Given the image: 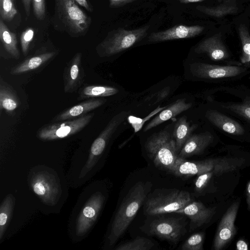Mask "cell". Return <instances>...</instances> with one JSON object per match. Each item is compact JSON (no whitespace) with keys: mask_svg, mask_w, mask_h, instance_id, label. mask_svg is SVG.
<instances>
[{"mask_svg":"<svg viewBox=\"0 0 250 250\" xmlns=\"http://www.w3.org/2000/svg\"><path fill=\"white\" fill-rule=\"evenodd\" d=\"M212 106L241 119L250 129V88L244 85L222 86L209 91Z\"/></svg>","mask_w":250,"mask_h":250,"instance_id":"cell-1","label":"cell"},{"mask_svg":"<svg viewBox=\"0 0 250 250\" xmlns=\"http://www.w3.org/2000/svg\"><path fill=\"white\" fill-rule=\"evenodd\" d=\"M149 183L138 182L123 199L112 224L108 237L112 246L122 236L146 200L151 187Z\"/></svg>","mask_w":250,"mask_h":250,"instance_id":"cell-2","label":"cell"},{"mask_svg":"<svg viewBox=\"0 0 250 250\" xmlns=\"http://www.w3.org/2000/svg\"><path fill=\"white\" fill-rule=\"evenodd\" d=\"M145 147L156 167L171 172L178 156L175 141L167 130H161L151 135Z\"/></svg>","mask_w":250,"mask_h":250,"instance_id":"cell-3","label":"cell"},{"mask_svg":"<svg viewBox=\"0 0 250 250\" xmlns=\"http://www.w3.org/2000/svg\"><path fill=\"white\" fill-rule=\"evenodd\" d=\"M189 70L199 79L216 83L237 81L250 74V68L241 64L195 62L190 64Z\"/></svg>","mask_w":250,"mask_h":250,"instance_id":"cell-4","label":"cell"},{"mask_svg":"<svg viewBox=\"0 0 250 250\" xmlns=\"http://www.w3.org/2000/svg\"><path fill=\"white\" fill-rule=\"evenodd\" d=\"M239 161L238 159L215 158L188 162L178 157L171 172L178 176H198L209 171L220 175L236 169Z\"/></svg>","mask_w":250,"mask_h":250,"instance_id":"cell-5","label":"cell"},{"mask_svg":"<svg viewBox=\"0 0 250 250\" xmlns=\"http://www.w3.org/2000/svg\"><path fill=\"white\" fill-rule=\"evenodd\" d=\"M55 10L66 31L74 37L84 34L90 25L91 18L74 0H55Z\"/></svg>","mask_w":250,"mask_h":250,"instance_id":"cell-6","label":"cell"},{"mask_svg":"<svg viewBox=\"0 0 250 250\" xmlns=\"http://www.w3.org/2000/svg\"><path fill=\"white\" fill-rule=\"evenodd\" d=\"M149 25L133 29L119 28L109 32L99 45L98 52L101 56H110L131 47L146 35Z\"/></svg>","mask_w":250,"mask_h":250,"instance_id":"cell-7","label":"cell"},{"mask_svg":"<svg viewBox=\"0 0 250 250\" xmlns=\"http://www.w3.org/2000/svg\"><path fill=\"white\" fill-rule=\"evenodd\" d=\"M191 201L190 195L188 191L169 189L149 198L145 203L144 210L149 215L175 212L183 208Z\"/></svg>","mask_w":250,"mask_h":250,"instance_id":"cell-8","label":"cell"},{"mask_svg":"<svg viewBox=\"0 0 250 250\" xmlns=\"http://www.w3.org/2000/svg\"><path fill=\"white\" fill-rule=\"evenodd\" d=\"M94 112L78 118L48 125L41 128L38 138L43 141H51L67 137L80 131L90 122Z\"/></svg>","mask_w":250,"mask_h":250,"instance_id":"cell-9","label":"cell"},{"mask_svg":"<svg viewBox=\"0 0 250 250\" xmlns=\"http://www.w3.org/2000/svg\"><path fill=\"white\" fill-rule=\"evenodd\" d=\"M30 185L33 192L43 203L53 206L61 194V188L58 178L45 171L37 172L30 178Z\"/></svg>","mask_w":250,"mask_h":250,"instance_id":"cell-10","label":"cell"},{"mask_svg":"<svg viewBox=\"0 0 250 250\" xmlns=\"http://www.w3.org/2000/svg\"><path fill=\"white\" fill-rule=\"evenodd\" d=\"M127 114V112L122 111L114 116L94 141L90 149L87 161L81 172L80 177L85 176L95 165L103 153L109 139L125 120Z\"/></svg>","mask_w":250,"mask_h":250,"instance_id":"cell-11","label":"cell"},{"mask_svg":"<svg viewBox=\"0 0 250 250\" xmlns=\"http://www.w3.org/2000/svg\"><path fill=\"white\" fill-rule=\"evenodd\" d=\"M204 117L211 125L227 134L239 137L250 133V129L245 124L213 106L206 110Z\"/></svg>","mask_w":250,"mask_h":250,"instance_id":"cell-12","label":"cell"},{"mask_svg":"<svg viewBox=\"0 0 250 250\" xmlns=\"http://www.w3.org/2000/svg\"><path fill=\"white\" fill-rule=\"evenodd\" d=\"M197 54H206L212 63L241 64L230 59V54L220 34H216L200 42L194 49Z\"/></svg>","mask_w":250,"mask_h":250,"instance_id":"cell-13","label":"cell"},{"mask_svg":"<svg viewBox=\"0 0 250 250\" xmlns=\"http://www.w3.org/2000/svg\"><path fill=\"white\" fill-rule=\"evenodd\" d=\"M104 199V196L100 192H96L89 198L77 218V235H83L91 229L99 215Z\"/></svg>","mask_w":250,"mask_h":250,"instance_id":"cell-14","label":"cell"},{"mask_svg":"<svg viewBox=\"0 0 250 250\" xmlns=\"http://www.w3.org/2000/svg\"><path fill=\"white\" fill-rule=\"evenodd\" d=\"M185 231V227L181 219L174 217L154 220L151 223L149 229L150 235L173 243L179 241Z\"/></svg>","mask_w":250,"mask_h":250,"instance_id":"cell-15","label":"cell"},{"mask_svg":"<svg viewBox=\"0 0 250 250\" xmlns=\"http://www.w3.org/2000/svg\"><path fill=\"white\" fill-rule=\"evenodd\" d=\"M239 204V201L232 203L222 217L214 240L215 250L222 249L235 235L236 229L234 223Z\"/></svg>","mask_w":250,"mask_h":250,"instance_id":"cell-16","label":"cell"},{"mask_svg":"<svg viewBox=\"0 0 250 250\" xmlns=\"http://www.w3.org/2000/svg\"><path fill=\"white\" fill-rule=\"evenodd\" d=\"M215 212V208L207 207L200 202H190L175 212L186 215L189 218L190 220V231L209 222Z\"/></svg>","mask_w":250,"mask_h":250,"instance_id":"cell-17","label":"cell"},{"mask_svg":"<svg viewBox=\"0 0 250 250\" xmlns=\"http://www.w3.org/2000/svg\"><path fill=\"white\" fill-rule=\"evenodd\" d=\"M204 30V27L200 25H178L166 30L152 33L148 37V40L159 42L190 38L199 35Z\"/></svg>","mask_w":250,"mask_h":250,"instance_id":"cell-18","label":"cell"},{"mask_svg":"<svg viewBox=\"0 0 250 250\" xmlns=\"http://www.w3.org/2000/svg\"><path fill=\"white\" fill-rule=\"evenodd\" d=\"M214 139L215 135L208 130L191 134L185 143L178 156L185 159L201 154L213 142Z\"/></svg>","mask_w":250,"mask_h":250,"instance_id":"cell-19","label":"cell"},{"mask_svg":"<svg viewBox=\"0 0 250 250\" xmlns=\"http://www.w3.org/2000/svg\"><path fill=\"white\" fill-rule=\"evenodd\" d=\"M82 53H77L69 62L64 73V91L71 92L80 85L83 77Z\"/></svg>","mask_w":250,"mask_h":250,"instance_id":"cell-20","label":"cell"},{"mask_svg":"<svg viewBox=\"0 0 250 250\" xmlns=\"http://www.w3.org/2000/svg\"><path fill=\"white\" fill-rule=\"evenodd\" d=\"M191 103H187L185 99H180L165 108L152 119L145 127V132L156 127L174 117L181 113L189 109Z\"/></svg>","mask_w":250,"mask_h":250,"instance_id":"cell-21","label":"cell"},{"mask_svg":"<svg viewBox=\"0 0 250 250\" xmlns=\"http://www.w3.org/2000/svg\"><path fill=\"white\" fill-rule=\"evenodd\" d=\"M105 102L106 100L100 99L85 101L62 112L53 119V121H63L76 118L98 108Z\"/></svg>","mask_w":250,"mask_h":250,"instance_id":"cell-22","label":"cell"},{"mask_svg":"<svg viewBox=\"0 0 250 250\" xmlns=\"http://www.w3.org/2000/svg\"><path fill=\"white\" fill-rule=\"evenodd\" d=\"M197 126L196 124L190 125L187 121V117L185 116L177 121L174 126L172 136L175 142L178 154L186 141Z\"/></svg>","mask_w":250,"mask_h":250,"instance_id":"cell-23","label":"cell"},{"mask_svg":"<svg viewBox=\"0 0 250 250\" xmlns=\"http://www.w3.org/2000/svg\"><path fill=\"white\" fill-rule=\"evenodd\" d=\"M55 54L54 52H49L29 58L12 68L10 73L17 75L35 69L52 58Z\"/></svg>","mask_w":250,"mask_h":250,"instance_id":"cell-24","label":"cell"},{"mask_svg":"<svg viewBox=\"0 0 250 250\" xmlns=\"http://www.w3.org/2000/svg\"><path fill=\"white\" fill-rule=\"evenodd\" d=\"M19 99L15 91L0 77V109L8 112L15 110L19 105Z\"/></svg>","mask_w":250,"mask_h":250,"instance_id":"cell-25","label":"cell"},{"mask_svg":"<svg viewBox=\"0 0 250 250\" xmlns=\"http://www.w3.org/2000/svg\"><path fill=\"white\" fill-rule=\"evenodd\" d=\"M0 39L6 51L14 58L18 59L20 53L17 47V40L15 33L11 31L0 19Z\"/></svg>","mask_w":250,"mask_h":250,"instance_id":"cell-26","label":"cell"},{"mask_svg":"<svg viewBox=\"0 0 250 250\" xmlns=\"http://www.w3.org/2000/svg\"><path fill=\"white\" fill-rule=\"evenodd\" d=\"M15 198L12 194L8 195L3 200L0 207V240L5 233L12 215Z\"/></svg>","mask_w":250,"mask_h":250,"instance_id":"cell-27","label":"cell"},{"mask_svg":"<svg viewBox=\"0 0 250 250\" xmlns=\"http://www.w3.org/2000/svg\"><path fill=\"white\" fill-rule=\"evenodd\" d=\"M238 34L242 50L239 62L242 65L250 68V34L247 27L243 24L239 25Z\"/></svg>","mask_w":250,"mask_h":250,"instance_id":"cell-28","label":"cell"},{"mask_svg":"<svg viewBox=\"0 0 250 250\" xmlns=\"http://www.w3.org/2000/svg\"><path fill=\"white\" fill-rule=\"evenodd\" d=\"M118 90L113 87L105 85H89L83 88L82 98L107 97L114 95Z\"/></svg>","mask_w":250,"mask_h":250,"instance_id":"cell-29","label":"cell"},{"mask_svg":"<svg viewBox=\"0 0 250 250\" xmlns=\"http://www.w3.org/2000/svg\"><path fill=\"white\" fill-rule=\"evenodd\" d=\"M196 9L199 11L211 17L220 18L237 11V8L233 5L223 4L215 7H207L199 5Z\"/></svg>","mask_w":250,"mask_h":250,"instance_id":"cell-30","label":"cell"},{"mask_svg":"<svg viewBox=\"0 0 250 250\" xmlns=\"http://www.w3.org/2000/svg\"><path fill=\"white\" fill-rule=\"evenodd\" d=\"M154 246L150 239L138 236L133 240L121 244L116 247V250H149Z\"/></svg>","mask_w":250,"mask_h":250,"instance_id":"cell-31","label":"cell"},{"mask_svg":"<svg viewBox=\"0 0 250 250\" xmlns=\"http://www.w3.org/2000/svg\"><path fill=\"white\" fill-rule=\"evenodd\" d=\"M17 13L14 0H0V18L3 21H11Z\"/></svg>","mask_w":250,"mask_h":250,"instance_id":"cell-32","label":"cell"},{"mask_svg":"<svg viewBox=\"0 0 250 250\" xmlns=\"http://www.w3.org/2000/svg\"><path fill=\"white\" fill-rule=\"evenodd\" d=\"M204 234L197 233L190 236L182 245V250H203Z\"/></svg>","mask_w":250,"mask_h":250,"instance_id":"cell-33","label":"cell"},{"mask_svg":"<svg viewBox=\"0 0 250 250\" xmlns=\"http://www.w3.org/2000/svg\"><path fill=\"white\" fill-rule=\"evenodd\" d=\"M165 107H160L159 106L155 110L153 111L150 114H149L146 117L142 119L133 116H129L128 117V122L132 126L134 129V132H137L139 131L145 122L148 120L149 118L152 117L154 115L156 114L159 111H161L163 109H165Z\"/></svg>","mask_w":250,"mask_h":250,"instance_id":"cell-34","label":"cell"},{"mask_svg":"<svg viewBox=\"0 0 250 250\" xmlns=\"http://www.w3.org/2000/svg\"><path fill=\"white\" fill-rule=\"evenodd\" d=\"M34 31L32 28L29 27L25 30L21 36V44L23 54L26 56L29 50L30 44L33 40Z\"/></svg>","mask_w":250,"mask_h":250,"instance_id":"cell-35","label":"cell"},{"mask_svg":"<svg viewBox=\"0 0 250 250\" xmlns=\"http://www.w3.org/2000/svg\"><path fill=\"white\" fill-rule=\"evenodd\" d=\"M35 17L39 20L44 19L45 16L44 0H32Z\"/></svg>","mask_w":250,"mask_h":250,"instance_id":"cell-36","label":"cell"},{"mask_svg":"<svg viewBox=\"0 0 250 250\" xmlns=\"http://www.w3.org/2000/svg\"><path fill=\"white\" fill-rule=\"evenodd\" d=\"M213 174V172L209 171L198 175L195 183L196 190H202L207 185Z\"/></svg>","mask_w":250,"mask_h":250,"instance_id":"cell-37","label":"cell"},{"mask_svg":"<svg viewBox=\"0 0 250 250\" xmlns=\"http://www.w3.org/2000/svg\"><path fill=\"white\" fill-rule=\"evenodd\" d=\"M170 88L169 86L166 87L158 92L147 97L146 100L147 101H150L155 98V102L153 104H156L158 102L166 98L170 92Z\"/></svg>","mask_w":250,"mask_h":250,"instance_id":"cell-38","label":"cell"},{"mask_svg":"<svg viewBox=\"0 0 250 250\" xmlns=\"http://www.w3.org/2000/svg\"><path fill=\"white\" fill-rule=\"evenodd\" d=\"M137 0H109L111 6H122Z\"/></svg>","mask_w":250,"mask_h":250,"instance_id":"cell-39","label":"cell"},{"mask_svg":"<svg viewBox=\"0 0 250 250\" xmlns=\"http://www.w3.org/2000/svg\"><path fill=\"white\" fill-rule=\"evenodd\" d=\"M77 4L86 9L87 11L91 12L92 8L87 0H74Z\"/></svg>","mask_w":250,"mask_h":250,"instance_id":"cell-40","label":"cell"},{"mask_svg":"<svg viewBox=\"0 0 250 250\" xmlns=\"http://www.w3.org/2000/svg\"><path fill=\"white\" fill-rule=\"evenodd\" d=\"M31 1L32 0H22L25 12L27 17L30 15Z\"/></svg>","mask_w":250,"mask_h":250,"instance_id":"cell-41","label":"cell"},{"mask_svg":"<svg viewBox=\"0 0 250 250\" xmlns=\"http://www.w3.org/2000/svg\"><path fill=\"white\" fill-rule=\"evenodd\" d=\"M236 249L238 250H248V245L243 240H239L236 243Z\"/></svg>","mask_w":250,"mask_h":250,"instance_id":"cell-42","label":"cell"},{"mask_svg":"<svg viewBox=\"0 0 250 250\" xmlns=\"http://www.w3.org/2000/svg\"><path fill=\"white\" fill-rule=\"evenodd\" d=\"M246 201L248 205V207L249 209H250V181L248 184L246 190Z\"/></svg>","mask_w":250,"mask_h":250,"instance_id":"cell-43","label":"cell"},{"mask_svg":"<svg viewBox=\"0 0 250 250\" xmlns=\"http://www.w3.org/2000/svg\"><path fill=\"white\" fill-rule=\"evenodd\" d=\"M180 1L182 3H188L191 2H201L206 0H175Z\"/></svg>","mask_w":250,"mask_h":250,"instance_id":"cell-44","label":"cell"},{"mask_svg":"<svg viewBox=\"0 0 250 250\" xmlns=\"http://www.w3.org/2000/svg\"><path fill=\"white\" fill-rule=\"evenodd\" d=\"M219 1H221L222 0H218Z\"/></svg>","mask_w":250,"mask_h":250,"instance_id":"cell-45","label":"cell"}]
</instances>
